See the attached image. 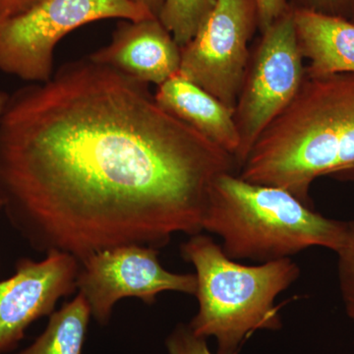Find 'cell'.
Masks as SVG:
<instances>
[{
    "label": "cell",
    "instance_id": "1",
    "mask_svg": "<svg viewBox=\"0 0 354 354\" xmlns=\"http://www.w3.org/2000/svg\"><path fill=\"white\" fill-rule=\"evenodd\" d=\"M234 156L158 106L149 85L90 58L10 95L0 120V196L36 250L79 262L201 234Z\"/></svg>",
    "mask_w": 354,
    "mask_h": 354
},
{
    "label": "cell",
    "instance_id": "2",
    "mask_svg": "<svg viewBox=\"0 0 354 354\" xmlns=\"http://www.w3.org/2000/svg\"><path fill=\"white\" fill-rule=\"evenodd\" d=\"M354 174V73L313 76L251 149L239 176L274 186L312 207L317 178Z\"/></svg>",
    "mask_w": 354,
    "mask_h": 354
},
{
    "label": "cell",
    "instance_id": "3",
    "mask_svg": "<svg viewBox=\"0 0 354 354\" xmlns=\"http://www.w3.org/2000/svg\"><path fill=\"white\" fill-rule=\"evenodd\" d=\"M202 227L221 237L230 259L261 264L310 247L337 252L348 221L326 218L283 188L248 183L232 172L212 186Z\"/></svg>",
    "mask_w": 354,
    "mask_h": 354
},
{
    "label": "cell",
    "instance_id": "4",
    "mask_svg": "<svg viewBox=\"0 0 354 354\" xmlns=\"http://www.w3.org/2000/svg\"><path fill=\"white\" fill-rule=\"evenodd\" d=\"M180 254L196 271L199 309L188 325L198 337H215L216 353H237L257 330L283 328L274 302L300 277L299 266L291 258L241 264L202 234L181 244Z\"/></svg>",
    "mask_w": 354,
    "mask_h": 354
},
{
    "label": "cell",
    "instance_id": "5",
    "mask_svg": "<svg viewBox=\"0 0 354 354\" xmlns=\"http://www.w3.org/2000/svg\"><path fill=\"white\" fill-rule=\"evenodd\" d=\"M155 18L134 0H41L0 23V71L32 84L53 75L57 44L81 26L104 19Z\"/></svg>",
    "mask_w": 354,
    "mask_h": 354
},
{
    "label": "cell",
    "instance_id": "6",
    "mask_svg": "<svg viewBox=\"0 0 354 354\" xmlns=\"http://www.w3.org/2000/svg\"><path fill=\"white\" fill-rule=\"evenodd\" d=\"M261 35L251 48L234 111L241 138L239 169L260 135L292 101L305 75L292 7Z\"/></svg>",
    "mask_w": 354,
    "mask_h": 354
},
{
    "label": "cell",
    "instance_id": "7",
    "mask_svg": "<svg viewBox=\"0 0 354 354\" xmlns=\"http://www.w3.org/2000/svg\"><path fill=\"white\" fill-rule=\"evenodd\" d=\"M257 29L255 0H216L196 36L181 48L179 74L234 111Z\"/></svg>",
    "mask_w": 354,
    "mask_h": 354
},
{
    "label": "cell",
    "instance_id": "8",
    "mask_svg": "<svg viewBox=\"0 0 354 354\" xmlns=\"http://www.w3.org/2000/svg\"><path fill=\"white\" fill-rule=\"evenodd\" d=\"M76 288L95 321L106 325L122 298L136 297L152 304L165 291L195 295L197 281L195 274L165 270L158 260V249L125 245L100 251L80 262Z\"/></svg>",
    "mask_w": 354,
    "mask_h": 354
},
{
    "label": "cell",
    "instance_id": "9",
    "mask_svg": "<svg viewBox=\"0 0 354 354\" xmlns=\"http://www.w3.org/2000/svg\"><path fill=\"white\" fill-rule=\"evenodd\" d=\"M79 269L73 256L51 251L38 262L21 259L15 274L0 281V353L17 346L32 322L53 314L58 300L77 290Z\"/></svg>",
    "mask_w": 354,
    "mask_h": 354
},
{
    "label": "cell",
    "instance_id": "10",
    "mask_svg": "<svg viewBox=\"0 0 354 354\" xmlns=\"http://www.w3.org/2000/svg\"><path fill=\"white\" fill-rule=\"evenodd\" d=\"M147 85L179 73L181 48L158 18L120 23L111 43L88 57Z\"/></svg>",
    "mask_w": 354,
    "mask_h": 354
},
{
    "label": "cell",
    "instance_id": "11",
    "mask_svg": "<svg viewBox=\"0 0 354 354\" xmlns=\"http://www.w3.org/2000/svg\"><path fill=\"white\" fill-rule=\"evenodd\" d=\"M153 95L165 111L194 128L236 160L241 138L232 109L179 73L158 86Z\"/></svg>",
    "mask_w": 354,
    "mask_h": 354
},
{
    "label": "cell",
    "instance_id": "12",
    "mask_svg": "<svg viewBox=\"0 0 354 354\" xmlns=\"http://www.w3.org/2000/svg\"><path fill=\"white\" fill-rule=\"evenodd\" d=\"M293 16L307 74L354 73L353 21L301 9H293Z\"/></svg>",
    "mask_w": 354,
    "mask_h": 354
},
{
    "label": "cell",
    "instance_id": "13",
    "mask_svg": "<svg viewBox=\"0 0 354 354\" xmlns=\"http://www.w3.org/2000/svg\"><path fill=\"white\" fill-rule=\"evenodd\" d=\"M92 312L82 295L51 314L43 334L18 354H82Z\"/></svg>",
    "mask_w": 354,
    "mask_h": 354
},
{
    "label": "cell",
    "instance_id": "14",
    "mask_svg": "<svg viewBox=\"0 0 354 354\" xmlns=\"http://www.w3.org/2000/svg\"><path fill=\"white\" fill-rule=\"evenodd\" d=\"M216 0H165L158 19L181 48L196 36Z\"/></svg>",
    "mask_w": 354,
    "mask_h": 354
},
{
    "label": "cell",
    "instance_id": "15",
    "mask_svg": "<svg viewBox=\"0 0 354 354\" xmlns=\"http://www.w3.org/2000/svg\"><path fill=\"white\" fill-rule=\"evenodd\" d=\"M335 253L342 300L346 313L354 321V221H348L344 241Z\"/></svg>",
    "mask_w": 354,
    "mask_h": 354
},
{
    "label": "cell",
    "instance_id": "16",
    "mask_svg": "<svg viewBox=\"0 0 354 354\" xmlns=\"http://www.w3.org/2000/svg\"><path fill=\"white\" fill-rule=\"evenodd\" d=\"M165 346L169 354H218L209 351L207 339L198 337L185 324L176 326L167 337Z\"/></svg>",
    "mask_w": 354,
    "mask_h": 354
},
{
    "label": "cell",
    "instance_id": "17",
    "mask_svg": "<svg viewBox=\"0 0 354 354\" xmlns=\"http://www.w3.org/2000/svg\"><path fill=\"white\" fill-rule=\"evenodd\" d=\"M293 9L313 11L325 15L351 18L354 0H288Z\"/></svg>",
    "mask_w": 354,
    "mask_h": 354
},
{
    "label": "cell",
    "instance_id": "18",
    "mask_svg": "<svg viewBox=\"0 0 354 354\" xmlns=\"http://www.w3.org/2000/svg\"><path fill=\"white\" fill-rule=\"evenodd\" d=\"M261 32L265 31L290 9L288 0H255Z\"/></svg>",
    "mask_w": 354,
    "mask_h": 354
},
{
    "label": "cell",
    "instance_id": "19",
    "mask_svg": "<svg viewBox=\"0 0 354 354\" xmlns=\"http://www.w3.org/2000/svg\"><path fill=\"white\" fill-rule=\"evenodd\" d=\"M41 0H0V23L26 12Z\"/></svg>",
    "mask_w": 354,
    "mask_h": 354
},
{
    "label": "cell",
    "instance_id": "20",
    "mask_svg": "<svg viewBox=\"0 0 354 354\" xmlns=\"http://www.w3.org/2000/svg\"><path fill=\"white\" fill-rule=\"evenodd\" d=\"M134 1L146 9L155 18H158L165 3V0H134Z\"/></svg>",
    "mask_w": 354,
    "mask_h": 354
},
{
    "label": "cell",
    "instance_id": "21",
    "mask_svg": "<svg viewBox=\"0 0 354 354\" xmlns=\"http://www.w3.org/2000/svg\"><path fill=\"white\" fill-rule=\"evenodd\" d=\"M9 99H10V95L7 94V93L3 92V91H0V120H1L4 111H6Z\"/></svg>",
    "mask_w": 354,
    "mask_h": 354
},
{
    "label": "cell",
    "instance_id": "22",
    "mask_svg": "<svg viewBox=\"0 0 354 354\" xmlns=\"http://www.w3.org/2000/svg\"><path fill=\"white\" fill-rule=\"evenodd\" d=\"M2 207H3V203H2L1 196H0V211H2Z\"/></svg>",
    "mask_w": 354,
    "mask_h": 354
},
{
    "label": "cell",
    "instance_id": "23",
    "mask_svg": "<svg viewBox=\"0 0 354 354\" xmlns=\"http://www.w3.org/2000/svg\"><path fill=\"white\" fill-rule=\"evenodd\" d=\"M351 21H353V22H354V6H353V16H351Z\"/></svg>",
    "mask_w": 354,
    "mask_h": 354
}]
</instances>
